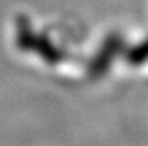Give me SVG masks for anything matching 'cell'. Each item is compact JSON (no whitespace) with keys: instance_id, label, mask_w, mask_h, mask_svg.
<instances>
[{"instance_id":"7a4b0ae2","label":"cell","mask_w":148,"mask_h":146,"mask_svg":"<svg viewBox=\"0 0 148 146\" xmlns=\"http://www.w3.org/2000/svg\"><path fill=\"white\" fill-rule=\"evenodd\" d=\"M124 39L120 33L112 31L102 40L100 46L94 52L93 58L87 66V76L91 81L103 78L112 67V63L124 52Z\"/></svg>"},{"instance_id":"6da1fadb","label":"cell","mask_w":148,"mask_h":146,"mask_svg":"<svg viewBox=\"0 0 148 146\" xmlns=\"http://www.w3.org/2000/svg\"><path fill=\"white\" fill-rule=\"evenodd\" d=\"M15 45L23 52H33L48 64L64 61L66 52L57 46L45 33L34 30L32 21L25 15L15 18Z\"/></svg>"},{"instance_id":"3957f363","label":"cell","mask_w":148,"mask_h":146,"mask_svg":"<svg viewBox=\"0 0 148 146\" xmlns=\"http://www.w3.org/2000/svg\"><path fill=\"white\" fill-rule=\"evenodd\" d=\"M124 58L130 66H142L148 61V37L124 51Z\"/></svg>"}]
</instances>
